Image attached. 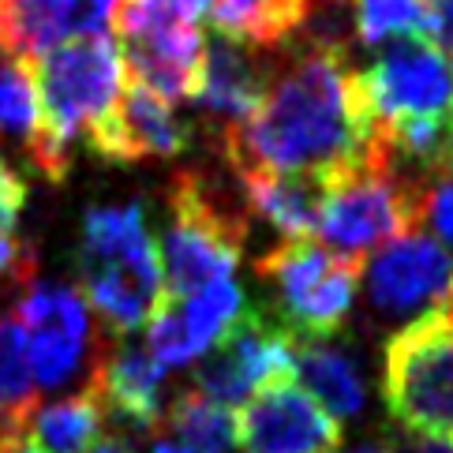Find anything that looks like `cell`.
<instances>
[{
    "mask_svg": "<svg viewBox=\"0 0 453 453\" xmlns=\"http://www.w3.org/2000/svg\"><path fill=\"white\" fill-rule=\"evenodd\" d=\"M371 124L364 117L349 50L300 45L278 60L263 102L244 124L218 132L233 176L248 173H334L364 157Z\"/></svg>",
    "mask_w": 453,
    "mask_h": 453,
    "instance_id": "6da1fadb",
    "label": "cell"
},
{
    "mask_svg": "<svg viewBox=\"0 0 453 453\" xmlns=\"http://www.w3.org/2000/svg\"><path fill=\"white\" fill-rule=\"evenodd\" d=\"M27 68L42 105V135L27 157L45 180L60 184L72 173L75 142L90 139L94 127L112 117L127 87V68L112 35L64 42Z\"/></svg>",
    "mask_w": 453,
    "mask_h": 453,
    "instance_id": "7a4b0ae2",
    "label": "cell"
},
{
    "mask_svg": "<svg viewBox=\"0 0 453 453\" xmlns=\"http://www.w3.org/2000/svg\"><path fill=\"white\" fill-rule=\"evenodd\" d=\"M79 293L112 334L127 337L147 326L165 300L161 258L139 199L124 206H90L79 236Z\"/></svg>",
    "mask_w": 453,
    "mask_h": 453,
    "instance_id": "3957f363",
    "label": "cell"
},
{
    "mask_svg": "<svg viewBox=\"0 0 453 453\" xmlns=\"http://www.w3.org/2000/svg\"><path fill=\"white\" fill-rule=\"evenodd\" d=\"M416 196L419 188L394 169V161L375 142H367L364 157L322 173L315 233L330 255L364 263L371 251L386 248L416 225Z\"/></svg>",
    "mask_w": 453,
    "mask_h": 453,
    "instance_id": "277c9868",
    "label": "cell"
},
{
    "mask_svg": "<svg viewBox=\"0 0 453 453\" xmlns=\"http://www.w3.org/2000/svg\"><path fill=\"white\" fill-rule=\"evenodd\" d=\"M203 15V0H117L109 23L127 79L169 105L196 102L206 57Z\"/></svg>",
    "mask_w": 453,
    "mask_h": 453,
    "instance_id": "5b68a950",
    "label": "cell"
},
{
    "mask_svg": "<svg viewBox=\"0 0 453 453\" xmlns=\"http://www.w3.org/2000/svg\"><path fill=\"white\" fill-rule=\"evenodd\" d=\"M360 266L364 263L330 255L315 240H281L255 263L258 278L273 288V307H278L273 322L293 342H311L342 330L360 285Z\"/></svg>",
    "mask_w": 453,
    "mask_h": 453,
    "instance_id": "8992f818",
    "label": "cell"
},
{
    "mask_svg": "<svg viewBox=\"0 0 453 453\" xmlns=\"http://www.w3.org/2000/svg\"><path fill=\"white\" fill-rule=\"evenodd\" d=\"M382 397L397 427L453 439V319L446 311L416 319L386 342Z\"/></svg>",
    "mask_w": 453,
    "mask_h": 453,
    "instance_id": "52a82bcc",
    "label": "cell"
},
{
    "mask_svg": "<svg viewBox=\"0 0 453 453\" xmlns=\"http://www.w3.org/2000/svg\"><path fill=\"white\" fill-rule=\"evenodd\" d=\"M15 319L27 334L30 371L42 390H87L105 356V342L90 319V307L75 285L35 281L15 303ZM72 390V394H75Z\"/></svg>",
    "mask_w": 453,
    "mask_h": 453,
    "instance_id": "ba28073f",
    "label": "cell"
},
{
    "mask_svg": "<svg viewBox=\"0 0 453 453\" xmlns=\"http://www.w3.org/2000/svg\"><path fill=\"white\" fill-rule=\"evenodd\" d=\"M356 90L371 135L453 117V72L442 50L427 38H397L386 45L371 64L356 68Z\"/></svg>",
    "mask_w": 453,
    "mask_h": 453,
    "instance_id": "9c48e42d",
    "label": "cell"
},
{
    "mask_svg": "<svg viewBox=\"0 0 453 453\" xmlns=\"http://www.w3.org/2000/svg\"><path fill=\"white\" fill-rule=\"evenodd\" d=\"M371 315L386 326L442 311L453 293V255L427 233H404L360 266Z\"/></svg>",
    "mask_w": 453,
    "mask_h": 453,
    "instance_id": "30bf717a",
    "label": "cell"
},
{
    "mask_svg": "<svg viewBox=\"0 0 453 453\" xmlns=\"http://www.w3.org/2000/svg\"><path fill=\"white\" fill-rule=\"evenodd\" d=\"M293 337L266 311H244L196 367L191 390L229 412L244 409L258 390L293 379Z\"/></svg>",
    "mask_w": 453,
    "mask_h": 453,
    "instance_id": "8fae6325",
    "label": "cell"
},
{
    "mask_svg": "<svg viewBox=\"0 0 453 453\" xmlns=\"http://www.w3.org/2000/svg\"><path fill=\"white\" fill-rule=\"evenodd\" d=\"M236 446L244 453H337L342 424L288 379L258 390L240 409Z\"/></svg>",
    "mask_w": 453,
    "mask_h": 453,
    "instance_id": "7c38bea8",
    "label": "cell"
},
{
    "mask_svg": "<svg viewBox=\"0 0 453 453\" xmlns=\"http://www.w3.org/2000/svg\"><path fill=\"white\" fill-rule=\"evenodd\" d=\"M244 311L248 303L236 281H214L184 300L165 296L147 322V342L142 345L165 371L196 364L203 352H210L229 334V326Z\"/></svg>",
    "mask_w": 453,
    "mask_h": 453,
    "instance_id": "4fadbf2b",
    "label": "cell"
},
{
    "mask_svg": "<svg viewBox=\"0 0 453 453\" xmlns=\"http://www.w3.org/2000/svg\"><path fill=\"white\" fill-rule=\"evenodd\" d=\"M117 0H0V53L35 64L57 45L105 35Z\"/></svg>",
    "mask_w": 453,
    "mask_h": 453,
    "instance_id": "5bb4252c",
    "label": "cell"
},
{
    "mask_svg": "<svg viewBox=\"0 0 453 453\" xmlns=\"http://www.w3.org/2000/svg\"><path fill=\"white\" fill-rule=\"evenodd\" d=\"M87 142L94 147V154H102L105 161L132 165V161H142V157L184 154L191 147V127H188V120L176 117V109L165 98H157L154 90L127 79L112 117L94 127Z\"/></svg>",
    "mask_w": 453,
    "mask_h": 453,
    "instance_id": "9a60e30c",
    "label": "cell"
},
{
    "mask_svg": "<svg viewBox=\"0 0 453 453\" xmlns=\"http://www.w3.org/2000/svg\"><path fill=\"white\" fill-rule=\"evenodd\" d=\"M94 390L102 397L105 424L132 431L139 439L157 434L165 416V367L147 352V345L124 342L105 349Z\"/></svg>",
    "mask_w": 453,
    "mask_h": 453,
    "instance_id": "2e32d148",
    "label": "cell"
},
{
    "mask_svg": "<svg viewBox=\"0 0 453 453\" xmlns=\"http://www.w3.org/2000/svg\"><path fill=\"white\" fill-rule=\"evenodd\" d=\"M273 68H278V60H270L263 50H248V45H236L218 35L214 42H206L203 79L196 94L199 112L218 124V132L244 124L263 102Z\"/></svg>",
    "mask_w": 453,
    "mask_h": 453,
    "instance_id": "e0dca14e",
    "label": "cell"
},
{
    "mask_svg": "<svg viewBox=\"0 0 453 453\" xmlns=\"http://www.w3.org/2000/svg\"><path fill=\"white\" fill-rule=\"evenodd\" d=\"M293 375H300L303 394L311 397L322 412L337 424L356 419L367 404V379L356 356L342 337H311V342H293Z\"/></svg>",
    "mask_w": 453,
    "mask_h": 453,
    "instance_id": "ac0fdd59",
    "label": "cell"
},
{
    "mask_svg": "<svg viewBox=\"0 0 453 453\" xmlns=\"http://www.w3.org/2000/svg\"><path fill=\"white\" fill-rule=\"evenodd\" d=\"M244 188L248 214H258L285 240H311L319 229L322 176L315 173H248L236 176Z\"/></svg>",
    "mask_w": 453,
    "mask_h": 453,
    "instance_id": "d6986e66",
    "label": "cell"
},
{
    "mask_svg": "<svg viewBox=\"0 0 453 453\" xmlns=\"http://www.w3.org/2000/svg\"><path fill=\"white\" fill-rule=\"evenodd\" d=\"M218 35L248 50H278L307 19L300 0H203Z\"/></svg>",
    "mask_w": 453,
    "mask_h": 453,
    "instance_id": "ffe728a7",
    "label": "cell"
},
{
    "mask_svg": "<svg viewBox=\"0 0 453 453\" xmlns=\"http://www.w3.org/2000/svg\"><path fill=\"white\" fill-rule=\"evenodd\" d=\"M102 431H105V409L90 382L87 390H75L60 397L57 404L38 409L35 419H30L27 439L42 453H90V446L102 439Z\"/></svg>",
    "mask_w": 453,
    "mask_h": 453,
    "instance_id": "44dd1931",
    "label": "cell"
},
{
    "mask_svg": "<svg viewBox=\"0 0 453 453\" xmlns=\"http://www.w3.org/2000/svg\"><path fill=\"white\" fill-rule=\"evenodd\" d=\"M154 439H173L199 453H229L236 446V416L184 386L165 404V416H161Z\"/></svg>",
    "mask_w": 453,
    "mask_h": 453,
    "instance_id": "7402d4cb",
    "label": "cell"
},
{
    "mask_svg": "<svg viewBox=\"0 0 453 453\" xmlns=\"http://www.w3.org/2000/svg\"><path fill=\"white\" fill-rule=\"evenodd\" d=\"M352 38L360 45H382L397 38L434 42V23L424 0H356Z\"/></svg>",
    "mask_w": 453,
    "mask_h": 453,
    "instance_id": "603a6c76",
    "label": "cell"
},
{
    "mask_svg": "<svg viewBox=\"0 0 453 453\" xmlns=\"http://www.w3.org/2000/svg\"><path fill=\"white\" fill-rule=\"evenodd\" d=\"M0 132L12 139H23L27 150L42 135V105H38L30 68L4 53H0Z\"/></svg>",
    "mask_w": 453,
    "mask_h": 453,
    "instance_id": "cb8c5ba5",
    "label": "cell"
},
{
    "mask_svg": "<svg viewBox=\"0 0 453 453\" xmlns=\"http://www.w3.org/2000/svg\"><path fill=\"white\" fill-rule=\"evenodd\" d=\"M416 221H424L427 229L439 236L442 248H453V173L439 176V180L419 184Z\"/></svg>",
    "mask_w": 453,
    "mask_h": 453,
    "instance_id": "d4e9b609",
    "label": "cell"
},
{
    "mask_svg": "<svg viewBox=\"0 0 453 453\" xmlns=\"http://www.w3.org/2000/svg\"><path fill=\"white\" fill-rule=\"evenodd\" d=\"M27 196H30L27 180L8 165V161H0V233H4V236H12V229L19 225Z\"/></svg>",
    "mask_w": 453,
    "mask_h": 453,
    "instance_id": "484cf974",
    "label": "cell"
},
{
    "mask_svg": "<svg viewBox=\"0 0 453 453\" xmlns=\"http://www.w3.org/2000/svg\"><path fill=\"white\" fill-rule=\"evenodd\" d=\"M35 273H38L35 248L23 244L19 236L0 233V281H35Z\"/></svg>",
    "mask_w": 453,
    "mask_h": 453,
    "instance_id": "4316f807",
    "label": "cell"
},
{
    "mask_svg": "<svg viewBox=\"0 0 453 453\" xmlns=\"http://www.w3.org/2000/svg\"><path fill=\"white\" fill-rule=\"evenodd\" d=\"M382 453H453V439H446V434L404 431L394 424L382 434Z\"/></svg>",
    "mask_w": 453,
    "mask_h": 453,
    "instance_id": "83f0119b",
    "label": "cell"
},
{
    "mask_svg": "<svg viewBox=\"0 0 453 453\" xmlns=\"http://www.w3.org/2000/svg\"><path fill=\"white\" fill-rule=\"evenodd\" d=\"M150 453H199V449L180 446V442H173V439H150Z\"/></svg>",
    "mask_w": 453,
    "mask_h": 453,
    "instance_id": "f1b7e54d",
    "label": "cell"
},
{
    "mask_svg": "<svg viewBox=\"0 0 453 453\" xmlns=\"http://www.w3.org/2000/svg\"><path fill=\"white\" fill-rule=\"evenodd\" d=\"M300 4L311 12V8H349L352 0H300Z\"/></svg>",
    "mask_w": 453,
    "mask_h": 453,
    "instance_id": "f546056e",
    "label": "cell"
},
{
    "mask_svg": "<svg viewBox=\"0 0 453 453\" xmlns=\"http://www.w3.org/2000/svg\"><path fill=\"white\" fill-rule=\"evenodd\" d=\"M442 311H446V315L453 319V293H449V300H446V307H442Z\"/></svg>",
    "mask_w": 453,
    "mask_h": 453,
    "instance_id": "4dcf8cb0",
    "label": "cell"
},
{
    "mask_svg": "<svg viewBox=\"0 0 453 453\" xmlns=\"http://www.w3.org/2000/svg\"><path fill=\"white\" fill-rule=\"evenodd\" d=\"M424 4H427V8H431V4H434V0H424Z\"/></svg>",
    "mask_w": 453,
    "mask_h": 453,
    "instance_id": "1f68e13d",
    "label": "cell"
},
{
    "mask_svg": "<svg viewBox=\"0 0 453 453\" xmlns=\"http://www.w3.org/2000/svg\"><path fill=\"white\" fill-rule=\"evenodd\" d=\"M449 72H453V68H449Z\"/></svg>",
    "mask_w": 453,
    "mask_h": 453,
    "instance_id": "d6a6232c",
    "label": "cell"
}]
</instances>
